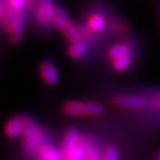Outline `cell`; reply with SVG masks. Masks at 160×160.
Returning a JSON list of instances; mask_svg holds the SVG:
<instances>
[{
  "instance_id": "1",
  "label": "cell",
  "mask_w": 160,
  "mask_h": 160,
  "mask_svg": "<svg viewBox=\"0 0 160 160\" xmlns=\"http://www.w3.org/2000/svg\"><path fill=\"white\" fill-rule=\"evenodd\" d=\"M21 137H22L23 148L27 152L30 153H36V151L49 140L47 130L38 125L31 117L28 120L27 125L21 133Z\"/></svg>"
},
{
  "instance_id": "2",
  "label": "cell",
  "mask_w": 160,
  "mask_h": 160,
  "mask_svg": "<svg viewBox=\"0 0 160 160\" xmlns=\"http://www.w3.org/2000/svg\"><path fill=\"white\" fill-rule=\"evenodd\" d=\"M62 111L70 117H97L105 112V106L96 101H80V100H69L62 106Z\"/></svg>"
},
{
  "instance_id": "3",
  "label": "cell",
  "mask_w": 160,
  "mask_h": 160,
  "mask_svg": "<svg viewBox=\"0 0 160 160\" xmlns=\"http://www.w3.org/2000/svg\"><path fill=\"white\" fill-rule=\"evenodd\" d=\"M52 25L60 30V32L62 33L63 37L69 42H73V41L81 39L80 28H78V26L70 20L69 15L62 7L56 6Z\"/></svg>"
},
{
  "instance_id": "4",
  "label": "cell",
  "mask_w": 160,
  "mask_h": 160,
  "mask_svg": "<svg viewBox=\"0 0 160 160\" xmlns=\"http://www.w3.org/2000/svg\"><path fill=\"white\" fill-rule=\"evenodd\" d=\"M55 9L56 5L53 0H37L35 16L38 25L43 28L50 27L52 25Z\"/></svg>"
},
{
  "instance_id": "5",
  "label": "cell",
  "mask_w": 160,
  "mask_h": 160,
  "mask_svg": "<svg viewBox=\"0 0 160 160\" xmlns=\"http://www.w3.org/2000/svg\"><path fill=\"white\" fill-rule=\"evenodd\" d=\"M113 103L117 107L128 110L143 109L149 103V98L143 95H118L113 98Z\"/></svg>"
},
{
  "instance_id": "6",
  "label": "cell",
  "mask_w": 160,
  "mask_h": 160,
  "mask_svg": "<svg viewBox=\"0 0 160 160\" xmlns=\"http://www.w3.org/2000/svg\"><path fill=\"white\" fill-rule=\"evenodd\" d=\"M81 140H82V136L80 135V131L77 128H70L67 130V132L65 133L61 143L58 148L63 160L67 159L75 151L76 148L80 145Z\"/></svg>"
},
{
  "instance_id": "7",
  "label": "cell",
  "mask_w": 160,
  "mask_h": 160,
  "mask_svg": "<svg viewBox=\"0 0 160 160\" xmlns=\"http://www.w3.org/2000/svg\"><path fill=\"white\" fill-rule=\"evenodd\" d=\"M27 20H28V12L26 9L21 10L16 16V18L13 19L11 25H10L9 29L7 30V32L9 33V38L11 40V42L19 43L22 40L23 35H25Z\"/></svg>"
},
{
  "instance_id": "8",
  "label": "cell",
  "mask_w": 160,
  "mask_h": 160,
  "mask_svg": "<svg viewBox=\"0 0 160 160\" xmlns=\"http://www.w3.org/2000/svg\"><path fill=\"white\" fill-rule=\"evenodd\" d=\"M29 116L17 115L11 117L6 121L3 126V132L8 138H17L21 136L26 125H27Z\"/></svg>"
},
{
  "instance_id": "9",
  "label": "cell",
  "mask_w": 160,
  "mask_h": 160,
  "mask_svg": "<svg viewBox=\"0 0 160 160\" xmlns=\"http://www.w3.org/2000/svg\"><path fill=\"white\" fill-rule=\"evenodd\" d=\"M39 73L43 82L48 86H56L60 80L59 70L51 60H43L39 65Z\"/></svg>"
},
{
  "instance_id": "10",
  "label": "cell",
  "mask_w": 160,
  "mask_h": 160,
  "mask_svg": "<svg viewBox=\"0 0 160 160\" xmlns=\"http://www.w3.org/2000/svg\"><path fill=\"white\" fill-rule=\"evenodd\" d=\"M83 160H102V151L92 139L82 137Z\"/></svg>"
},
{
  "instance_id": "11",
  "label": "cell",
  "mask_w": 160,
  "mask_h": 160,
  "mask_svg": "<svg viewBox=\"0 0 160 160\" xmlns=\"http://www.w3.org/2000/svg\"><path fill=\"white\" fill-rule=\"evenodd\" d=\"M36 156H37L38 160H63L60 155L59 149L53 145H51L49 141L43 143L36 151Z\"/></svg>"
},
{
  "instance_id": "12",
  "label": "cell",
  "mask_w": 160,
  "mask_h": 160,
  "mask_svg": "<svg viewBox=\"0 0 160 160\" xmlns=\"http://www.w3.org/2000/svg\"><path fill=\"white\" fill-rule=\"evenodd\" d=\"M107 27V20L105 16H102L99 12H92L90 13L87 19V28L96 33L102 32Z\"/></svg>"
},
{
  "instance_id": "13",
  "label": "cell",
  "mask_w": 160,
  "mask_h": 160,
  "mask_svg": "<svg viewBox=\"0 0 160 160\" xmlns=\"http://www.w3.org/2000/svg\"><path fill=\"white\" fill-rule=\"evenodd\" d=\"M88 50H89V45L87 41L82 39H79L77 41L70 42L69 47L67 49L68 56L72 59H80V58L85 57L87 55Z\"/></svg>"
},
{
  "instance_id": "14",
  "label": "cell",
  "mask_w": 160,
  "mask_h": 160,
  "mask_svg": "<svg viewBox=\"0 0 160 160\" xmlns=\"http://www.w3.org/2000/svg\"><path fill=\"white\" fill-rule=\"evenodd\" d=\"M128 53H131V47L128 43H117L110 47L108 50V58L110 60L117 59L119 57H122Z\"/></svg>"
},
{
  "instance_id": "15",
  "label": "cell",
  "mask_w": 160,
  "mask_h": 160,
  "mask_svg": "<svg viewBox=\"0 0 160 160\" xmlns=\"http://www.w3.org/2000/svg\"><path fill=\"white\" fill-rule=\"evenodd\" d=\"M111 63H112V68L116 71H119V72L127 71L132 65V56L128 53V55H125L122 57L111 60Z\"/></svg>"
},
{
  "instance_id": "16",
  "label": "cell",
  "mask_w": 160,
  "mask_h": 160,
  "mask_svg": "<svg viewBox=\"0 0 160 160\" xmlns=\"http://www.w3.org/2000/svg\"><path fill=\"white\" fill-rule=\"evenodd\" d=\"M102 160H120L119 150L115 146H108L102 151Z\"/></svg>"
},
{
  "instance_id": "17",
  "label": "cell",
  "mask_w": 160,
  "mask_h": 160,
  "mask_svg": "<svg viewBox=\"0 0 160 160\" xmlns=\"http://www.w3.org/2000/svg\"><path fill=\"white\" fill-rule=\"evenodd\" d=\"M66 160H83V148H82V140H81V142L80 145L78 146L77 148L75 149L71 155L67 158Z\"/></svg>"
},
{
  "instance_id": "18",
  "label": "cell",
  "mask_w": 160,
  "mask_h": 160,
  "mask_svg": "<svg viewBox=\"0 0 160 160\" xmlns=\"http://www.w3.org/2000/svg\"><path fill=\"white\" fill-rule=\"evenodd\" d=\"M6 13H7V3H6V0H0V25L2 23L3 19L6 17Z\"/></svg>"
},
{
  "instance_id": "19",
  "label": "cell",
  "mask_w": 160,
  "mask_h": 160,
  "mask_svg": "<svg viewBox=\"0 0 160 160\" xmlns=\"http://www.w3.org/2000/svg\"><path fill=\"white\" fill-rule=\"evenodd\" d=\"M152 106L157 109H160V96L153 98L152 99Z\"/></svg>"
},
{
  "instance_id": "20",
  "label": "cell",
  "mask_w": 160,
  "mask_h": 160,
  "mask_svg": "<svg viewBox=\"0 0 160 160\" xmlns=\"http://www.w3.org/2000/svg\"><path fill=\"white\" fill-rule=\"evenodd\" d=\"M28 2V6H32L35 2H37V0H27Z\"/></svg>"
},
{
  "instance_id": "21",
  "label": "cell",
  "mask_w": 160,
  "mask_h": 160,
  "mask_svg": "<svg viewBox=\"0 0 160 160\" xmlns=\"http://www.w3.org/2000/svg\"><path fill=\"white\" fill-rule=\"evenodd\" d=\"M159 160H160V153H159Z\"/></svg>"
}]
</instances>
